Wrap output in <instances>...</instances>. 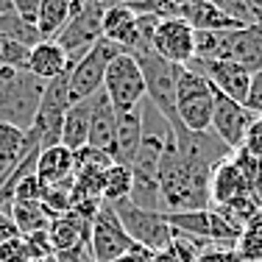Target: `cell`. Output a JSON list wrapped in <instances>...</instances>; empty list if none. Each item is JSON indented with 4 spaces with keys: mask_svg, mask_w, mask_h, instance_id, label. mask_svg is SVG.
<instances>
[{
    "mask_svg": "<svg viewBox=\"0 0 262 262\" xmlns=\"http://www.w3.org/2000/svg\"><path fill=\"white\" fill-rule=\"evenodd\" d=\"M134 240L126 234L120 217L115 215L112 204H101L90 223V259L95 262H117Z\"/></svg>",
    "mask_w": 262,
    "mask_h": 262,
    "instance_id": "9",
    "label": "cell"
},
{
    "mask_svg": "<svg viewBox=\"0 0 262 262\" xmlns=\"http://www.w3.org/2000/svg\"><path fill=\"white\" fill-rule=\"evenodd\" d=\"M154 257H157V254H154L151 248H145V246H137V243H134V246H131L128 251L123 254V257L117 259V262H154Z\"/></svg>",
    "mask_w": 262,
    "mask_h": 262,
    "instance_id": "34",
    "label": "cell"
},
{
    "mask_svg": "<svg viewBox=\"0 0 262 262\" xmlns=\"http://www.w3.org/2000/svg\"><path fill=\"white\" fill-rule=\"evenodd\" d=\"M70 67H73L70 56H67V53L61 51V48L56 45V42H51V39H42L39 45L31 48V56H28V73H34L36 78L51 81V78L59 76V73L70 70Z\"/></svg>",
    "mask_w": 262,
    "mask_h": 262,
    "instance_id": "20",
    "label": "cell"
},
{
    "mask_svg": "<svg viewBox=\"0 0 262 262\" xmlns=\"http://www.w3.org/2000/svg\"><path fill=\"white\" fill-rule=\"evenodd\" d=\"M115 128H117V112L109 103L106 92L101 90L90 98V140H86V145L95 148V151H106L112 157Z\"/></svg>",
    "mask_w": 262,
    "mask_h": 262,
    "instance_id": "16",
    "label": "cell"
},
{
    "mask_svg": "<svg viewBox=\"0 0 262 262\" xmlns=\"http://www.w3.org/2000/svg\"><path fill=\"white\" fill-rule=\"evenodd\" d=\"M101 36L128 53L131 48L140 42V14H137L134 9H128V6H123V3L106 9L103 23H101Z\"/></svg>",
    "mask_w": 262,
    "mask_h": 262,
    "instance_id": "15",
    "label": "cell"
},
{
    "mask_svg": "<svg viewBox=\"0 0 262 262\" xmlns=\"http://www.w3.org/2000/svg\"><path fill=\"white\" fill-rule=\"evenodd\" d=\"M240 151L248 154V157H254V159H262V117H254L251 128H248V137H246Z\"/></svg>",
    "mask_w": 262,
    "mask_h": 262,
    "instance_id": "31",
    "label": "cell"
},
{
    "mask_svg": "<svg viewBox=\"0 0 262 262\" xmlns=\"http://www.w3.org/2000/svg\"><path fill=\"white\" fill-rule=\"evenodd\" d=\"M246 109L251 115L262 117V70L251 73V86H248V98H246Z\"/></svg>",
    "mask_w": 262,
    "mask_h": 262,
    "instance_id": "32",
    "label": "cell"
},
{
    "mask_svg": "<svg viewBox=\"0 0 262 262\" xmlns=\"http://www.w3.org/2000/svg\"><path fill=\"white\" fill-rule=\"evenodd\" d=\"M103 92L117 115L131 112L145 98V81H142L140 64L131 53H120L109 61L103 76Z\"/></svg>",
    "mask_w": 262,
    "mask_h": 262,
    "instance_id": "6",
    "label": "cell"
},
{
    "mask_svg": "<svg viewBox=\"0 0 262 262\" xmlns=\"http://www.w3.org/2000/svg\"><path fill=\"white\" fill-rule=\"evenodd\" d=\"M215 86L190 67H176V117L187 131H209Z\"/></svg>",
    "mask_w": 262,
    "mask_h": 262,
    "instance_id": "4",
    "label": "cell"
},
{
    "mask_svg": "<svg viewBox=\"0 0 262 262\" xmlns=\"http://www.w3.org/2000/svg\"><path fill=\"white\" fill-rule=\"evenodd\" d=\"M142 137H145V131H142V109H140V106L131 109V112L117 115L115 142H112V162H115V165L131 167L137 151H140Z\"/></svg>",
    "mask_w": 262,
    "mask_h": 262,
    "instance_id": "17",
    "label": "cell"
},
{
    "mask_svg": "<svg viewBox=\"0 0 262 262\" xmlns=\"http://www.w3.org/2000/svg\"><path fill=\"white\" fill-rule=\"evenodd\" d=\"M0 262H31V248L23 234L11 237L9 243L0 246Z\"/></svg>",
    "mask_w": 262,
    "mask_h": 262,
    "instance_id": "29",
    "label": "cell"
},
{
    "mask_svg": "<svg viewBox=\"0 0 262 262\" xmlns=\"http://www.w3.org/2000/svg\"><path fill=\"white\" fill-rule=\"evenodd\" d=\"M128 195H131V167L112 165L109 170L103 173V187H101L103 204H117Z\"/></svg>",
    "mask_w": 262,
    "mask_h": 262,
    "instance_id": "26",
    "label": "cell"
},
{
    "mask_svg": "<svg viewBox=\"0 0 262 262\" xmlns=\"http://www.w3.org/2000/svg\"><path fill=\"white\" fill-rule=\"evenodd\" d=\"M90 223L78 212H64L59 217H51L48 223V240L56 257H67V254H90Z\"/></svg>",
    "mask_w": 262,
    "mask_h": 262,
    "instance_id": "13",
    "label": "cell"
},
{
    "mask_svg": "<svg viewBox=\"0 0 262 262\" xmlns=\"http://www.w3.org/2000/svg\"><path fill=\"white\" fill-rule=\"evenodd\" d=\"M112 6L117 3H109V0H101V3H90V6H81L76 14L70 17V23H67L64 28L59 31V36L51 42L61 48L67 56H70V61L76 64V61L90 51L92 45H95L98 39H101V23H103V11L112 9Z\"/></svg>",
    "mask_w": 262,
    "mask_h": 262,
    "instance_id": "8",
    "label": "cell"
},
{
    "mask_svg": "<svg viewBox=\"0 0 262 262\" xmlns=\"http://www.w3.org/2000/svg\"><path fill=\"white\" fill-rule=\"evenodd\" d=\"M126 53L123 48L112 45L109 39H98L95 45L90 48L76 64L70 67V101H86L92 98L95 92L103 90V76H106V67L115 56Z\"/></svg>",
    "mask_w": 262,
    "mask_h": 262,
    "instance_id": "7",
    "label": "cell"
},
{
    "mask_svg": "<svg viewBox=\"0 0 262 262\" xmlns=\"http://www.w3.org/2000/svg\"><path fill=\"white\" fill-rule=\"evenodd\" d=\"M39 198H42V182L34 173L23 179V182L14 187V192H11V201H39Z\"/></svg>",
    "mask_w": 262,
    "mask_h": 262,
    "instance_id": "30",
    "label": "cell"
},
{
    "mask_svg": "<svg viewBox=\"0 0 262 262\" xmlns=\"http://www.w3.org/2000/svg\"><path fill=\"white\" fill-rule=\"evenodd\" d=\"M39 6H42V0H11V11H14V14H20L26 23H34V26H36Z\"/></svg>",
    "mask_w": 262,
    "mask_h": 262,
    "instance_id": "33",
    "label": "cell"
},
{
    "mask_svg": "<svg viewBox=\"0 0 262 262\" xmlns=\"http://www.w3.org/2000/svg\"><path fill=\"white\" fill-rule=\"evenodd\" d=\"M73 170H76V154L67 151L64 145H53L39 154L34 176L42 184H61L67 179H73Z\"/></svg>",
    "mask_w": 262,
    "mask_h": 262,
    "instance_id": "19",
    "label": "cell"
},
{
    "mask_svg": "<svg viewBox=\"0 0 262 262\" xmlns=\"http://www.w3.org/2000/svg\"><path fill=\"white\" fill-rule=\"evenodd\" d=\"M154 262H179V259H176V254L167 248V251H159L157 257H154Z\"/></svg>",
    "mask_w": 262,
    "mask_h": 262,
    "instance_id": "37",
    "label": "cell"
},
{
    "mask_svg": "<svg viewBox=\"0 0 262 262\" xmlns=\"http://www.w3.org/2000/svg\"><path fill=\"white\" fill-rule=\"evenodd\" d=\"M45 81L28 70L0 67V123L28 131L39 112Z\"/></svg>",
    "mask_w": 262,
    "mask_h": 262,
    "instance_id": "3",
    "label": "cell"
},
{
    "mask_svg": "<svg viewBox=\"0 0 262 262\" xmlns=\"http://www.w3.org/2000/svg\"><path fill=\"white\" fill-rule=\"evenodd\" d=\"M17 234H20V232H17V226H14V221H11V215L0 209V246H3V243H9L11 237H17Z\"/></svg>",
    "mask_w": 262,
    "mask_h": 262,
    "instance_id": "35",
    "label": "cell"
},
{
    "mask_svg": "<svg viewBox=\"0 0 262 262\" xmlns=\"http://www.w3.org/2000/svg\"><path fill=\"white\" fill-rule=\"evenodd\" d=\"M187 67L192 73H198V76H204L217 92H223L226 98L246 106L248 86H251V73L243 64L226 61V59H192Z\"/></svg>",
    "mask_w": 262,
    "mask_h": 262,
    "instance_id": "11",
    "label": "cell"
},
{
    "mask_svg": "<svg viewBox=\"0 0 262 262\" xmlns=\"http://www.w3.org/2000/svg\"><path fill=\"white\" fill-rule=\"evenodd\" d=\"M151 48L170 64L187 67L195 59V31L179 17H165L154 28Z\"/></svg>",
    "mask_w": 262,
    "mask_h": 262,
    "instance_id": "10",
    "label": "cell"
},
{
    "mask_svg": "<svg viewBox=\"0 0 262 262\" xmlns=\"http://www.w3.org/2000/svg\"><path fill=\"white\" fill-rule=\"evenodd\" d=\"M78 11L76 0H42L36 14V31L42 39H56L59 31L70 23V17Z\"/></svg>",
    "mask_w": 262,
    "mask_h": 262,
    "instance_id": "22",
    "label": "cell"
},
{
    "mask_svg": "<svg viewBox=\"0 0 262 262\" xmlns=\"http://www.w3.org/2000/svg\"><path fill=\"white\" fill-rule=\"evenodd\" d=\"M59 262H95V259H90V254L81 251V254H67V257H59Z\"/></svg>",
    "mask_w": 262,
    "mask_h": 262,
    "instance_id": "36",
    "label": "cell"
},
{
    "mask_svg": "<svg viewBox=\"0 0 262 262\" xmlns=\"http://www.w3.org/2000/svg\"><path fill=\"white\" fill-rule=\"evenodd\" d=\"M112 209H115V215L120 217L126 234L137 243V246L151 248L154 254L167 251V248L173 246V229H170V223L165 221L162 212L140 209V207H134L128 198L112 204Z\"/></svg>",
    "mask_w": 262,
    "mask_h": 262,
    "instance_id": "5",
    "label": "cell"
},
{
    "mask_svg": "<svg viewBox=\"0 0 262 262\" xmlns=\"http://www.w3.org/2000/svg\"><path fill=\"white\" fill-rule=\"evenodd\" d=\"M0 39L34 48L42 42V36H39V31H36L34 23H26L20 14H14V11H3V14H0Z\"/></svg>",
    "mask_w": 262,
    "mask_h": 262,
    "instance_id": "24",
    "label": "cell"
},
{
    "mask_svg": "<svg viewBox=\"0 0 262 262\" xmlns=\"http://www.w3.org/2000/svg\"><path fill=\"white\" fill-rule=\"evenodd\" d=\"M9 215L23 237H28L34 232H45L48 223H51V217H48V212L42 209L39 201H11Z\"/></svg>",
    "mask_w": 262,
    "mask_h": 262,
    "instance_id": "23",
    "label": "cell"
},
{
    "mask_svg": "<svg viewBox=\"0 0 262 262\" xmlns=\"http://www.w3.org/2000/svg\"><path fill=\"white\" fill-rule=\"evenodd\" d=\"M167 3L173 6V9H176V6H184V3H192V0H167Z\"/></svg>",
    "mask_w": 262,
    "mask_h": 262,
    "instance_id": "40",
    "label": "cell"
},
{
    "mask_svg": "<svg viewBox=\"0 0 262 262\" xmlns=\"http://www.w3.org/2000/svg\"><path fill=\"white\" fill-rule=\"evenodd\" d=\"M176 17L184 20L192 31H234V28H243L240 23H234V20H229L226 14H221L209 0H192V3L176 6Z\"/></svg>",
    "mask_w": 262,
    "mask_h": 262,
    "instance_id": "18",
    "label": "cell"
},
{
    "mask_svg": "<svg viewBox=\"0 0 262 262\" xmlns=\"http://www.w3.org/2000/svg\"><path fill=\"white\" fill-rule=\"evenodd\" d=\"M3 11H11V0H0V14Z\"/></svg>",
    "mask_w": 262,
    "mask_h": 262,
    "instance_id": "38",
    "label": "cell"
},
{
    "mask_svg": "<svg viewBox=\"0 0 262 262\" xmlns=\"http://www.w3.org/2000/svg\"><path fill=\"white\" fill-rule=\"evenodd\" d=\"M23 134H26V131L9 126V123H0V184L6 182V176H9L17 167V162H20Z\"/></svg>",
    "mask_w": 262,
    "mask_h": 262,
    "instance_id": "25",
    "label": "cell"
},
{
    "mask_svg": "<svg viewBox=\"0 0 262 262\" xmlns=\"http://www.w3.org/2000/svg\"><path fill=\"white\" fill-rule=\"evenodd\" d=\"M140 64L142 81H145V98H151V103L157 106V112L165 117L167 131H182V123L176 117V64L165 61L154 51L151 45L140 42L128 51Z\"/></svg>",
    "mask_w": 262,
    "mask_h": 262,
    "instance_id": "2",
    "label": "cell"
},
{
    "mask_svg": "<svg viewBox=\"0 0 262 262\" xmlns=\"http://www.w3.org/2000/svg\"><path fill=\"white\" fill-rule=\"evenodd\" d=\"M31 262H59V257H53V254H51V257H42V259H31Z\"/></svg>",
    "mask_w": 262,
    "mask_h": 262,
    "instance_id": "39",
    "label": "cell"
},
{
    "mask_svg": "<svg viewBox=\"0 0 262 262\" xmlns=\"http://www.w3.org/2000/svg\"><path fill=\"white\" fill-rule=\"evenodd\" d=\"M254 117L257 115H251L243 103H237V101H232V98H226L223 92L215 90V109H212L209 131L226 148L240 151L243 142H246V137H248V128H251Z\"/></svg>",
    "mask_w": 262,
    "mask_h": 262,
    "instance_id": "12",
    "label": "cell"
},
{
    "mask_svg": "<svg viewBox=\"0 0 262 262\" xmlns=\"http://www.w3.org/2000/svg\"><path fill=\"white\" fill-rule=\"evenodd\" d=\"M209 176L198 167L187 165L179 157L176 142L170 131L165 134V148L159 159V201L162 215L173 212H195V209H212L209 201Z\"/></svg>",
    "mask_w": 262,
    "mask_h": 262,
    "instance_id": "1",
    "label": "cell"
},
{
    "mask_svg": "<svg viewBox=\"0 0 262 262\" xmlns=\"http://www.w3.org/2000/svg\"><path fill=\"white\" fill-rule=\"evenodd\" d=\"M28 56H31V48L17 45V42H3V39H0V67L28 70Z\"/></svg>",
    "mask_w": 262,
    "mask_h": 262,
    "instance_id": "28",
    "label": "cell"
},
{
    "mask_svg": "<svg viewBox=\"0 0 262 262\" xmlns=\"http://www.w3.org/2000/svg\"><path fill=\"white\" fill-rule=\"evenodd\" d=\"M246 195H254L248 179L243 176V170L237 167L234 159H226L212 170L209 176V201H212V209H221V207H229V204L240 201Z\"/></svg>",
    "mask_w": 262,
    "mask_h": 262,
    "instance_id": "14",
    "label": "cell"
},
{
    "mask_svg": "<svg viewBox=\"0 0 262 262\" xmlns=\"http://www.w3.org/2000/svg\"><path fill=\"white\" fill-rule=\"evenodd\" d=\"M212 6H215L221 14H226L229 20L240 23V26H257V14L251 11V6H248V0H209Z\"/></svg>",
    "mask_w": 262,
    "mask_h": 262,
    "instance_id": "27",
    "label": "cell"
},
{
    "mask_svg": "<svg viewBox=\"0 0 262 262\" xmlns=\"http://www.w3.org/2000/svg\"><path fill=\"white\" fill-rule=\"evenodd\" d=\"M86 140H90V98L76 101L64 112V120H61V145L67 151L76 154L86 148Z\"/></svg>",
    "mask_w": 262,
    "mask_h": 262,
    "instance_id": "21",
    "label": "cell"
}]
</instances>
